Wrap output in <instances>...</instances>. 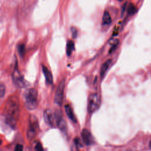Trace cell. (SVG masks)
<instances>
[{
  "mask_svg": "<svg viewBox=\"0 0 151 151\" xmlns=\"http://www.w3.org/2000/svg\"><path fill=\"white\" fill-rule=\"evenodd\" d=\"M6 119L7 123L12 128L16 127V120L19 114V102L16 97H12L6 103Z\"/></svg>",
  "mask_w": 151,
  "mask_h": 151,
  "instance_id": "cell-1",
  "label": "cell"
},
{
  "mask_svg": "<svg viewBox=\"0 0 151 151\" xmlns=\"http://www.w3.org/2000/svg\"><path fill=\"white\" fill-rule=\"evenodd\" d=\"M24 104L29 110H35L38 106V93L36 90L29 88L26 90L23 94Z\"/></svg>",
  "mask_w": 151,
  "mask_h": 151,
  "instance_id": "cell-2",
  "label": "cell"
},
{
  "mask_svg": "<svg viewBox=\"0 0 151 151\" xmlns=\"http://www.w3.org/2000/svg\"><path fill=\"white\" fill-rule=\"evenodd\" d=\"M38 129V119L34 115H31L29 119V125L27 132V136L29 140L33 139L37 134Z\"/></svg>",
  "mask_w": 151,
  "mask_h": 151,
  "instance_id": "cell-3",
  "label": "cell"
},
{
  "mask_svg": "<svg viewBox=\"0 0 151 151\" xmlns=\"http://www.w3.org/2000/svg\"><path fill=\"white\" fill-rule=\"evenodd\" d=\"M12 80L14 84L18 87V88H25L29 86V83L24 79L23 76L21 75L20 72L18 69L17 65H15V68L12 73Z\"/></svg>",
  "mask_w": 151,
  "mask_h": 151,
  "instance_id": "cell-4",
  "label": "cell"
},
{
  "mask_svg": "<svg viewBox=\"0 0 151 151\" xmlns=\"http://www.w3.org/2000/svg\"><path fill=\"white\" fill-rule=\"evenodd\" d=\"M100 104V95L97 93H92L89 96L88 100V110L92 113L96 111Z\"/></svg>",
  "mask_w": 151,
  "mask_h": 151,
  "instance_id": "cell-5",
  "label": "cell"
},
{
  "mask_svg": "<svg viewBox=\"0 0 151 151\" xmlns=\"http://www.w3.org/2000/svg\"><path fill=\"white\" fill-rule=\"evenodd\" d=\"M54 118L58 128L63 133H65L67 132V124L62 111L60 110H55L54 113Z\"/></svg>",
  "mask_w": 151,
  "mask_h": 151,
  "instance_id": "cell-6",
  "label": "cell"
},
{
  "mask_svg": "<svg viewBox=\"0 0 151 151\" xmlns=\"http://www.w3.org/2000/svg\"><path fill=\"white\" fill-rule=\"evenodd\" d=\"M65 87V81L61 80L58 84L54 96V101L56 104L61 106L64 96V90Z\"/></svg>",
  "mask_w": 151,
  "mask_h": 151,
  "instance_id": "cell-7",
  "label": "cell"
},
{
  "mask_svg": "<svg viewBox=\"0 0 151 151\" xmlns=\"http://www.w3.org/2000/svg\"><path fill=\"white\" fill-rule=\"evenodd\" d=\"M44 119L45 123L50 126H53L55 120L54 113L50 109H46L44 112Z\"/></svg>",
  "mask_w": 151,
  "mask_h": 151,
  "instance_id": "cell-8",
  "label": "cell"
},
{
  "mask_svg": "<svg viewBox=\"0 0 151 151\" xmlns=\"http://www.w3.org/2000/svg\"><path fill=\"white\" fill-rule=\"evenodd\" d=\"M81 137L84 143L87 146H90L93 143V138L91 133L88 129H83L81 132Z\"/></svg>",
  "mask_w": 151,
  "mask_h": 151,
  "instance_id": "cell-9",
  "label": "cell"
},
{
  "mask_svg": "<svg viewBox=\"0 0 151 151\" xmlns=\"http://www.w3.org/2000/svg\"><path fill=\"white\" fill-rule=\"evenodd\" d=\"M42 73L44 75L47 83L48 84H52L53 78H52V74H51L50 71L44 65H42Z\"/></svg>",
  "mask_w": 151,
  "mask_h": 151,
  "instance_id": "cell-10",
  "label": "cell"
},
{
  "mask_svg": "<svg viewBox=\"0 0 151 151\" xmlns=\"http://www.w3.org/2000/svg\"><path fill=\"white\" fill-rule=\"evenodd\" d=\"M65 108V111L67 115V116L68 117V118L74 123H76L77 122V120L76 118V116L74 114L73 110L72 109V108L71 107V106L68 104H67L64 107Z\"/></svg>",
  "mask_w": 151,
  "mask_h": 151,
  "instance_id": "cell-11",
  "label": "cell"
},
{
  "mask_svg": "<svg viewBox=\"0 0 151 151\" xmlns=\"http://www.w3.org/2000/svg\"><path fill=\"white\" fill-rule=\"evenodd\" d=\"M111 63V59H109L107 61H106L101 65V67L100 68V77L101 78H103L104 76V74H106L107 70H108L109 66L110 65Z\"/></svg>",
  "mask_w": 151,
  "mask_h": 151,
  "instance_id": "cell-12",
  "label": "cell"
},
{
  "mask_svg": "<svg viewBox=\"0 0 151 151\" xmlns=\"http://www.w3.org/2000/svg\"><path fill=\"white\" fill-rule=\"evenodd\" d=\"M111 22V18L109 12L107 11H105L103 13L102 17V24L104 25H108Z\"/></svg>",
  "mask_w": 151,
  "mask_h": 151,
  "instance_id": "cell-13",
  "label": "cell"
},
{
  "mask_svg": "<svg viewBox=\"0 0 151 151\" xmlns=\"http://www.w3.org/2000/svg\"><path fill=\"white\" fill-rule=\"evenodd\" d=\"M74 50V44L72 41H68L66 47V53L68 56L71 55L72 52Z\"/></svg>",
  "mask_w": 151,
  "mask_h": 151,
  "instance_id": "cell-14",
  "label": "cell"
},
{
  "mask_svg": "<svg viewBox=\"0 0 151 151\" xmlns=\"http://www.w3.org/2000/svg\"><path fill=\"white\" fill-rule=\"evenodd\" d=\"M137 8L132 3H130L127 7V14L129 15H134L137 12Z\"/></svg>",
  "mask_w": 151,
  "mask_h": 151,
  "instance_id": "cell-15",
  "label": "cell"
},
{
  "mask_svg": "<svg viewBox=\"0 0 151 151\" xmlns=\"http://www.w3.org/2000/svg\"><path fill=\"white\" fill-rule=\"evenodd\" d=\"M119 41L118 40H117V39L114 40L113 41V42L111 43V48H110V49L109 50V52L110 53H111L112 52H113L116 49L117 45H119Z\"/></svg>",
  "mask_w": 151,
  "mask_h": 151,
  "instance_id": "cell-16",
  "label": "cell"
},
{
  "mask_svg": "<svg viewBox=\"0 0 151 151\" xmlns=\"http://www.w3.org/2000/svg\"><path fill=\"white\" fill-rule=\"evenodd\" d=\"M18 52L19 54V55L21 57H23L24 55L25 54V45L24 44H20L18 45Z\"/></svg>",
  "mask_w": 151,
  "mask_h": 151,
  "instance_id": "cell-17",
  "label": "cell"
},
{
  "mask_svg": "<svg viewBox=\"0 0 151 151\" xmlns=\"http://www.w3.org/2000/svg\"><path fill=\"white\" fill-rule=\"evenodd\" d=\"M5 93V87L4 84L0 81V98H2L4 96Z\"/></svg>",
  "mask_w": 151,
  "mask_h": 151,
  "instance_id": "cell-18",
  "label": "cell"
},
{
  "mask_svg": "<svg viewBox=\"0 0 151 151\" xmlns=\"http://www.w3.org/2000/svg\"><path fill=\"white\" fill-rule=\"evenodd\" d=\"M70 30H71V35H72V37L73 38H76L77 36V29H76V28L74 27H72L71 28H70Z\"/></svg>",
  "mask_w": 151,
  "mask_h": 151,
  "instance_id": "cell-19",
  "label": "cell"
},
{
  "mask_svg": "<svg viewBox=\"0 0 151 151\" xmlns=\"http://www.w3.org/2000/svg\"><path fill=\"white\" fill-rule=\"evenodd\" d=\"M74 143H75V145L77 147H81V143L80 142V139L78 138H76L74 139Z\"/></svg>",
  "mask_w": 151,
  "mask_h": 151,
  "instance_id": "cell-20",
  "label": "cell"
},
{
  "mask_svg": "<svg viewBox=\"0 0 151 151\" xmlns=\"http://www.w3.org/2000/svg\"><path fill=\"white\" fill-rule=\"evenodd\" d=\"M23 150V146L21 145L18 144L16 145L15 148V150L16 151H21Z\"/></svg>",
  "mask_w": 151,
  "mask_h": 151,
  "instance_id": "cell-21",
  "label": "cell"
},
{
  "mask_svg": "<svg viewBox=\"0 0 151 151\" xmlns=\"http://www.w3.org/2000/svg\"><path fill=\"white\" fill-rule=\"evenodd\" d=\"M35 149L36 150H41V151L43 150V149H42V146H41V145L40 143H37V144L36 146H35Z\"/></svg>",
  "mask_w": 151,
  "mask_h": 151,
  "instance_id": "cell-22",
  "label": "cell"
},
{
  "mask_svg": "<svg viewBox=\"0 0 151 151\" xmlns=\"http://www.w3.org/2000/svg\"><path fill=\"white\" fill-rule=\"evenodd\" d=\"M150 142H151V141L150 140H149V147H150V148H151V145H150Z\"/></svg>",
  "mask_w": 151,
  "mask_h": 151,
  "instance_id": "cell-23",
  "label": "cell"
},
{
  "mask_svg": "<svg viewBox=\"0 0 151 151\" xmlns=\"http://www.w3.org/2000/svg\"><path fill=\"white\" fill-rule=\"evenodd\" d=\"M2 143V141H1V140L0 139V145Z\"/></svg>",
  "mask_w": 151,
  "mask_h": 151,
  "instance_id": "cell-24",
  "label": "cell"
},
{
  "mask_svg": "<svg viewBox=\"0 0 151 151\" xmlns=\"http://www.w3.org/2000/svg\"><path fill=\"white\" fill-rule=\"evenodd\" d=\"M119 1H123V0H118Z\"/></svg>",
  "mask_w": 151,
  "mask_h": 151,
  "instance_id": "cell-25",
  "label": "cell"
}]
</instances>
